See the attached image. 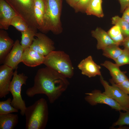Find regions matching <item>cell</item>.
<instances>
[{
	"label": "cell",
	"instance_id": "21",
	"mask_svg": "<svg viewBox=\"0 0 129 129\" xmlns=\"http://www.w3.org/2000/svg\"><path fill=\"white\" fill-rule=\"evenodd\" d=\"M37 31L29 27L26 31L21 32V44L24 50L29 48L31 45Z\"/></svg>",
	"mask_w": 129,
	"mask_h": 129
},
{
	"label": "cell",
	"instance_id": "18",
	"mask_svg": "<svg viewBox=\"0 0 129 129\" xmlns=\"http://www.w3.org/2000/svg\"><path fill=\"white\" fill-rule=\"evenodd\" d=\"M17 114L12 113L0 114V129H13L18 122Z\"/></svg>",
	"mask_w": 129,
	"mask_h": 129
},
{
	"label": "cell",
	"instance_id": "19",
	"mask_svg": "<svg viewBox=\"0 0 129 129\" xmlns=\"http://www.w3.org/2000/svg\"><path fill=\"white\" fill-rule=\"evenodd\" d=\"M44 9L43 0H34V14L38 30L43 25Z\"/></svg>",
	"mask_w": 129,
	"mask_h": 129
},
{
	"label": "cell",
	"instance_id": "25",
	"mask_svg": "<svg viewBox=\"0 0 129 129\" xmlns=\"http://www.w3.org/2000/svg\"><path fill=\"white\" fill-rule=\"evenodd\" d=\"M12 100L9 97L6 100L0 102V114L18 112V110L11 105Z\"/></svg>",
	"mask_w": 129,
	"mask_h": 129
},
{
	"label": "cell",
	"instance_id": "28",
	"mask_svg": "<svg viewBox=\"0 0 129 129\" xmlns=\"http://www.w3.org/2000/svg\"><path fill=\"white\" fill-rule=\"evenodd\" d=\"M114 61L119 67L129 64V50L124 48L122 53Z\"/></svg>",
	"mask_w": 129,
	"mask_h": 129
},
{
	"label": "cell",
	"instance_id": "15",
	"mask_svg": "<svg viewBox=\"0 0 129 129\" xmlns=\"http://www.w3.org/2000/svg\"><path fill=\"white\" fill-rule=\"evenodd\" d=\"M14 42L7 32L0 30V63H4L5 59L14 45Z\"/></svg>",
	"mask_w": 129,
	"mask_h": 129
},
{
	"label": "cell",
	"instance_id": "7",
	"mask_svg": "<svg viewBox=\"0 0 129 129\" xmlns=\"http://www.w3.org/2000/svg\"><path fill=\"white\" fill-rule=\"evenodd\" d=\"M100 76V82L104 89L103 92L113 99L123 107L129 109V96L119 88L111 79L110 85L101 75Z\"/></svg>",
	"mask_w": 129,
	"mask_h": 129
},
{
	"label": "cell",
	"instance_id": "6",
	"mask_svg": "<svg viewBox=\"0 0 129 129\" xmlns=\"http://www.w3.org/2000/svg\"><path fill=\"white\" fill-rule=\"evenodd\" d=\"M27 23L29 27L37 31L34 14V0H4Z\"/></svg>",
	"mask_w": 129,
	"mask_h": 129
},
{
	"label": "cell",
	"instance_id": "23",
	"mask_svg": "<svg viewBox=\"0 0 129 129\" xmlns=\"http://www.w3.org/2000/svg\"><path fill=\"white\" fill-rule=\"evenodd\" d=\"M112 22L119 27L124 39L129 37V23L118 16L113 17Z\"/></svg>",
	"mask_w": 129,
	"mask_h": 129
},
{
	"label": "cell",
	"instance_id": "9",
	"mask_svg": "<svg viewBox=\"0 0 129 129\" xmlns=\"http://www.w3.org/2000/svg\"><path fill=\"white\" fill-rule=\"evenodd\" d=\"M35 37L30 48L45 56L54 51V42L44 34L37 32Z\"/></svg>",
	"mask_w": 129,
	"mask_h": 129
},
{
	"label": "cell",
	"instance_id": "27",
	"mask_svg": "<svg viewBox=\"0 0 129 129\" xmlns=\"http://www.w3.org/2000/svg\"><path fill=\"white\" fill-rule=\"evenodd\" d=\"M119 117L117 121L113 124V126H118L120 127L125 125H129V109L125 112L119 111Z\"/></svg>",
	"mask_w": 129,
	"mask_h": 129
},
{
	"label": "cell",
	"instance_id": "29",
	"mask_svg": "<svg viewBox=\"0 0 129 129\" xmlns=\"http://www.w3.org/2000/svg\"><path fill=\"white\" fill-rule=\"evenodd\" d=\"M91 0H79L73 8L75 12H85L86 9Z\"/></svg>",
	"mask_w": 129,
	"mask_h": 129
},
{
	"label": "cell",
	"instance_id": "30",
	"mask_svg": "<svg viewBox=\"0 0 129 129\" xmlns=\"http://www.w3.org/2000/svg\"><path fill=\"white\" fill-rule=\"evenodd\" d=\"M116 84L119 88L129 95V79L128 78L120 83Z\"/></svg>",
	"mask_w": 129,
	"mask_h": 129
},
{
	"label": "cell",
	"instance_id": "31",
	"mask_svg": "<svg viewBox=\"0 0 129 129\" xmlns=\"http://www.w3.org/2000/svg\"><path fill=\"white\" fill-rule=\"evenodd\" d=\"M120 5V12L123 13L125 9L129 6V0H118Z\"/></svg>",
	"mask_w": 129,
	"mask_h": 129
},
{
	"label": "cell",
	"instance_id": "13",
	"mask_svg": "<svg viewBox=\"0 0 129 129\" xmlns=\"http://www.w3.org/2000/svg\"><path fill=\"white\" fill-rule=\"evenodd\" d=\"M78 67L81 71L82 74L89 78L102 75L100 71L101 67L94 61L91 55L82 60Z\"/></svg>",
	"mask_w": 129,
	"mask_h": 129
},
{
	"label": "cell",
	"instance_id": "11",
	"mask_svg": "<svg viewBox=\"0 0 129 129\" xmlns=\"http://www.w3.org/2000/svg\"><path fill=\"white\" fill-rule=\"evenodd\" d=\"M13 69L4 64L0 66V98L5 97L9 93L8 88L13 76Z\"/></svg>",
	"mask_w": 129,
	"mask_h": 129
},
{
	"label": "cell",
	"instance_id": "20",
	"mask_svg": "<svg viewBox=\"0 0 129 129\" xmlns=\"http://www.w3.org/2000/svg\"><path fill=\"white\" fill-rule=\"evenodd\" d=\"M102 2V0H91L85 12L88 15H94L99 17H103Z\"/></svg>",
	"mask_w": 129,
	"mask_h": 129
},
{
	"label": "cell",
	"instance_id": "3",
	"mask_svg": "<svg viewBox=\"0 0 129 129\" xmlns=\"http://www.w3.org/2000/svg\"><path fill=\"white\" fill-rule=\"evenodd\" d=\"M49 114L46 100L41 98L26 107L25 115L26 129H44L46 126Z\"/></svg>",
	"mask_w": 129,
	"mask_h": 129
},
{
	"label": "cell",
	"instance_id": "34",
	"mask_svg": "<svg viewBox=\"0 0 129 129\" xmlns=\"http://www.w3.org/2000/svg\"><path fill=\"white\" fill-rule=\"evenodd\" d=\"M121 45L124 48L129 50V37L124 39Z\"/></svg>",
	"mask_w": 129,
	"mask_h": 129
},
{
	"label": "cell",
	"instance_id": "26",
	"mask_svg": "<svg viewBox=\"0 0 129 129\" xmlns=\"http://www.w3.org/2000/svg\"><path fill=\"white\" fill-rule=\"evenodd\" d=\"M10 25L13 26L21 32L25 31L29 28L26 22L18 15L13 18L11 21Z\"/></svg>",
	"mask_w": 129,
	"mask_h": 129
},
{
	"label": "cell",
	"instance_id": "17",
	"mask_svg": "<svg viewBox=\"0 0 129 129\" xmlns=\"http://www.w3.org/2000/svg\"><path fill=\"white\" fill-rule=\"evenodd\" d=\"M101 65L109 70L112 77L111 79L116 84L120 83L128 78L124 73L120 69L119 67L115 63L106 60Z\"/></svg>",
	"mask_w": 129,
	"mask_h": 129
},
{
	"label": "cell",
	"instance_id": "2",
	"mask_svg": "<svg viewBox=\"0 0 129 129\" xmlns=\"http://www.w3.org/2000/svg\"><path fill=\"white\" fill-rule=\"evenodd\" d=\"M45 5L42 25L39 30L43 33L51 31L57 34L62 31L60 18L63 0H43Z\"/></svg>",
	"mask_w": 129,
	"mask_h": 129
},
{
	"label": "cell",
	"instance_id": "5",
	"mask_svg": "<svg viewBox=\"0 0 129 129\" xmlns=\"http://www.w3.org/2000/svg\"><path fill=\"white\" fill-rule=\"evenodd\" d=\"M17 69H16L14 72L8 90L11 93L13 97L11 103V105L20 110L21 114L23 116L25 115L27 107L25 101L21 96V88L23 85H26L28 77L23 73L18 74Z\"/></svg>",
	"mask_w": 129,
	"mask_h": 129
},
{
	"label": "cell",
	"instance_id": "22",
	"mask_svg": "<svg viewBox=\"0 0 129 129\" xmlns=\"http://www.w3.org/2000/svg\"><path fill=\"white\" fill-rule=\"evenodd\" d=\"M119 46L117 44H113L106 47L102 50V55L115 61L123 50L119 47Z\"/></svg>",
	"mask_w": 129,
	"mask_h": 129
},
{
	"label": "cell",
	"instance_id": "24",
	"mask_svg": "<svg viewBox=\"0 0 129 129\" xmlns=\"http://www.w3.org/2000/svg\"><path fill=\"white\" fill-rule=\"evenodd\" d=\"M107 32L114 42L119 45H121L124 38L119 27L118 26L115 25Z\"/></svg>",
	"mask_w": 129,
	"mask_h": 129
},
{
	"label": "cell",
	"instance_id": "32",
	"mask_svg": "<svg viewBox=\"0 0 129 129\" xmlns=\"http://www.w3.org/2000/svg\"><path fill=\"white\" fill-rule=\"evenodd\" d=\"M123 12L121 18L129 23V6L125 9Z\"/></svg>",
	"mask_w": 129,
	"mask_h": 129
},
{
	"label": "cell",
	"instance_id": "1",
	"mask_svg": "<svg viewBox=\"0 0 129 129\" xmlns=\"http://www.w3.org/2000/svg\"><path fill=\"white\" fill-rule=\"evenodd\" d=\"M34 82L33 86L27 90V96L32 97L37 94H44L51 104L60 97L69 85L67 78L47 66L38 70Z\"/></svg>",
	"mask_w": 129,
	"mask_h": 129
},
{
	"label": "cell",
	"instance_id": "4",
	"mask_svg": "<svg viewBox=\"0 0 129 129\" xmlns=\"http://www.w3.org/2000/svg\"><path fill=\"white\" fill-rule=\"evenodd\" d=\"M43 64L66 78L74 75V68L69 56L61 51H54L45 56Z\"/></svg>",
	"mask_w": 129,
	"mask_h": 129
},
{
	"label": "cell",
	"instance_id": "14",
	"mask_svg": "<svg viewBox=\"0 0 129 129\" xmlns=\"http://www.w3.org/2000/svg\"><path fill=\"white\" fill-rule=\"evenodd\" d=\"M45 58V56L29 48L24 50L22 62L27 66L33 67L43 64Z\"/></svg>",
	"mask_w": 129,
	"mask_h": 129
},
{
	"label": "cell",
	"instance_id": "12",
	"mask_svg": "<svg viewBox=\"0 0 129 129\" xmlns=\"http://www.w3.org/2000/svg\"><path fill=\"white\" fill-rule=\"evenodd\" d=\"M18 15L11 6L4 0H0V28L7 30L11 20Z\"/></svg>",
	"mask_w": 129,
	"mask_h": 129
},
{
	"label": "cell",
	"instance_id": "16",
	"mask_svg": "<svg viewBox=\"0 0 129 129\" xmlns=\"http://www.w3.org/2000/svg\"><path fill=\"white\" fill-rule=\"evenodd\" d=\"M91 34L92 36L97 41L96 47L98 50H102L112 44H117L112 40L107 32L101 28L97 27L95 30H92Z\"/></svg>",
	"mask_w": 129,
	"mask_h": 129
},
{
	"label": "cell",
	"instance_id": "8",
	"mask_svg": "<svg viewBox=\"0 0 129 129\" xmlns=\"http://www.w3.org/2000/svg\"><path fill=\"white\" fill-rule=\"evenodd\" d=\"M85 100L91 106L98 104H106L116 111H126L128 109L121 105L114 100L99 90H95L91 92L86 93Z\"/></svg>",
	"mask_w": 129,
	"mask_h": 129
},
{
	"label": "cell",
	"instance_id": "33",
	"mask_svg": "<svg viewBox=\"0 0 129 129\" xmlns=\"http://www.w3.org/2000/svg\"><path fill=\"white\" fill-rule=\"evenodd\" d=\"M67 3L71 7L74 8L79 0H65Z\"/></svg>",
	"mask_w": 129,
	"mask_h": 129
},
{
	"label": "cell",
	"instance_id": "10",
	"mask_svg": "<svg viewBox=\"0 0 129 129\" xmlns=\"http://www.w3.org/2000/svg\"><path fill=\"white\" fill-rule=\"evenodd\" d=\"M24 51V49L19 40H16L12 48L6 57L4 64L13 70L17 69L18 64L22 62Z\"/></svg>",
	"mask_w": 129,
	"mask_h": 129
}]
</instances>
